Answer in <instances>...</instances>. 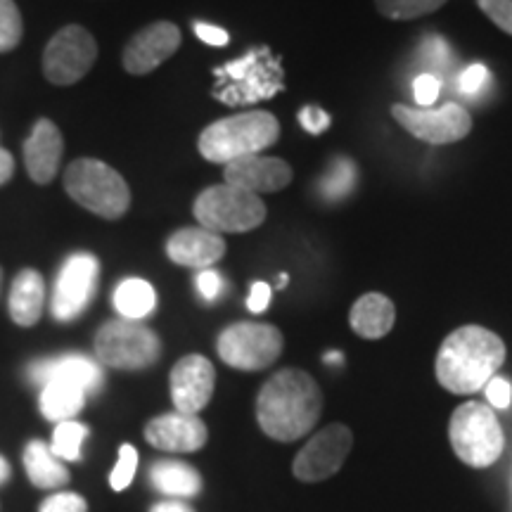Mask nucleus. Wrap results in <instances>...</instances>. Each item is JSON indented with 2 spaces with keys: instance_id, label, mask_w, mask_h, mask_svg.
Returning a JSON list of instances; mask_svg holds the SVG:
<instances>
[{
  "instance_id": "35",
  "label": "nucleus",
  "mask_w": 512,
  "mask_h": 512,
  "mask_svg": "<svg viewBox=\"0 0 512 512\" xmlns=\"http://www.w3.org/2000/svg\"><path fill=\"white\" fill-rule=\"evenodd\" d=\"M484 392L491 406L498 408V411H505V408L510 406L512 387L505 377H491V380L484 384Z\"/></svg>"
},
{
  "instance_id": "15",
  "label": "nucleus",
  "mask_w": 512,
  "mask_h": 512,
  "mask_svg": "<svg viewBox=\"0 0 512 512\" xmlns=\"http://www.w3.org/2000/svg\"><path fill=\"white\" fill-rule=\"evenodd\" d=\"M207 425L197 415L166 413L145 425L147 444L169 453H192L207 444Z\"/></svg>"
},
{
  "instance_id": "22",
  "label": "nucleus",
  "mask_w": 512,
  "mask_h": 512,
  "mask_svg": "<svg viewBox=\"0 0 512 512\" xmlns=\"http://www.w3.org/2000/svg\"><path fill=\"white\" fill-rule=\"evenodd\" d=\"M88 392L72 380H48L41 387V399H38V406H41L43 418L50 422H64L74 420V415L81 413V408L86 406Z\"/></svg>"
},
{
  "instance_id": "10",
  "label": "nucleus",
  "mask_w": 512,
  "mask_h": 512,
  "mask_svg": "<svg viewBox=\"0 0 512 512\" xmlns=\"http://www.w3.org/2000/svg\"><path fill=\"white\" fill-rule=\"evenodd\" d=\"M392 117L422 143L451 145L472 131V117L465 107L446 102L441 107H406L394 105Z\"/></svg>"
},
{
  "instance_id": "17",
  "label": "nucleus",
  "mask_w": 512,
  "mask_h": 512,
  "mask_svg": "<svg viewBox=\"0 0 512 512\" xmlns=\"http://www.w3.org/2000/svg\"><path fill=\"white\" fill-rule=\"evenodd\" d=\"M64 152V140L60 128L50 119H38L34 131L24 143V164H27V174L31 181L38 185L53 183L60 169Z\"/></svg>"
},
{
  "instance_id": "24",
  "label": "nucleus",
  "mask_w": 512,
  "mask_h": 512,
  "mask_svg": "<svg viewBox=\"0 0 512 512\" xmlns=\"http://www.w3.org/2000/svg\"><path fill=\"white\" fill-rule=\"evenodd\" d=\"M24 465H27L29 482L38 489H60L69 482V470L60 458L50 451L43 441H29L24 448Z\"/></svg>"
},
{
  "instance_id": "18",
  "label": "nucleus",
  "mask_w": 512,
  "mask_h": 512,
  "mask_svg": "<svg viewBox=\"0 0 512 512\" xmlns=\"http://www.w3.org/2000/svg\"><path fill=\"white\" fill-rule=\"evenodd\" d=\"M166 254L178 266L197 268H211L216 261L223 259L226 254V240L219 233H211L207 228H183L178 230L166 242Z\"/></svg>"
},
{
  "instance_id": "9",
  "label": "nucleus",
  "mask_w": 512,
  "mask_h": 512,
  "mask_svg": "<svg viewBox=\"0 0 512 512\" xmlns=\"http://www.w3.org/2000/svg\"><path fill=\"white\" fill-rule=\"evenodd\" d=\"M98 60V43L91 31L69 24L50 38L43 53V74L55 86H72L93 69Z\"/></svg>"
},
{
  "instance_id": "26",
  "label": "nucleus",
  "mask_w": 512,
  "mask_h": 512,
  "mask_svg": "<svg viewBox=\"0 0 512 512\" xmlns=\"http://www.w3.org/2000/svg\"><path fill=\"white\" fill-rule=\"evenodd\" d=\"M86 437H88V427L81 425V422L76 420L57 422L50 451H53L60 460L76 463V460H81V446L83 441H86Z\"/></svg>"
},
{
  "instance_id": "14",
  "label": "nucleus",
  "mask_w": 512,
  "mask_h": 512,
  "mask_svg": "<svg viewBox=\"0 0 512 512\" xmlns=\"http://www.w3.org/2000/svg\"><path fill=\"white\" fill-rule=\"evenodd\" d=\"M181 46V29L171 22H155L140 29L124 48V69L133 76L155 72Z\"/></svg>"
},
{
  "instance_id": "38",
  "label": "nucleus",
  "mask_w": 512,
  "mask_h": 512,
  "mask_svg": "<svg viewBox=\"0 0 512 512\" xmlns=\"http://www.w3.org/2000/svg\"><path fill=\"white\" fill-rule=\"evenodd\" d=\"M299 121H302V126L306 128V131L320 133L328 128L330 117L323 110H318V107H304L302 114H299Z\"/></svg>"
},
{
  "instance_id": "8",
  "label": "nucleus",
  "mask_w": 512,
  "mask_h": 512,
  "mask_svg": "<svg viewBox=\"0 0 512 512\" xmlns=\"http://www.w3.org/2000/svg\"><path fill=\"white\" fill-rule=\"evenodd\" d=\"M283 344V332L275 325L242 320L221 332L216 349H219L221 361L230 368L256 373V370L271 368L278 361L283 354Z\"/></svg>"
},
{
  "instance_id": "20",
  "label": "nucleus",
  "mask_w": 512,
  "mask_h": 512,
  "mask_svg": "<svg viewBox=\"0 0 512 512\" xmlns=\"http://www.w3.org/2000/svg\"><path fill=\"white\" fill-rule=\"evenodd\" d=\"M396 309L392 299L384 294L370 292L358 297V302L351 306L349 323L358 337L363 339H382L394 328Z\"/></svg>"
},
{
  "instance_id": "13",
  "label": "nucleus",
  "mask_w": 512,
  "mask_h": 512,
  "mask_svg": "<svg viewBox=\"0 0 512 512\" xmlns=\"http://www.w3.org/2000/svg\"><path fill=\"white\" fill-rule=\"evenodd\" d=\"M171 401L176 411L197 415L211 401L216 387V370L209 358L200 354L183 356L171 370Z\"/></svg>"
},
{
  "instance_id": "19",
  "label": "nucleus",
  "mask_w": 512,
  "mask_h": 512,
  "mask_svg": "<svg viewBox=\"0 0 512 512\" xmlns=\"http://www.w3.org/2000/svg\"><path fill=\"white\" fill-rule=\"evenodd\" d=\"M55 377L81 384L88 394L98 392L102 382H105V373H102L100 363L81 354L46 358V361H36L29 366V380L41 384V387L48 380H55Z\"/></svg>"
},
{
  "instance_id": "2",
  "label": "nucleus",
  "mask_w": 512,
  "mask_h": 512,
  "mask_svg": "<svg viewBox=\"0 0 512 512\" xmlns=\"http://www.w3.org/2000/svg\"><path fill=\"white\" fill-rule=\"evenodd\" d=\"M505 361V344L496 332L463 325L441 342L437 354V380L453 394H475L496 377Z\"/></svg>"
},
{
  "instance_id": "36",
  "label": "nucleus",
  "mask_w": 512,
  "mask_h": 512,
  "mask_svg": "<svg viewBox=\"0 0 512 512\" xmlns=\"http://www.w3.org/2000/svg\"><path fill=\"white\" fill-rule=\"evenodd\" d=\"M197 290H200L207 302H214V299H219L223 290V278L214 268H204V271L197 273Z\"/></svg>"
},
{
  "instance_id": "6",
  "label": "nucleus",
  "mask_w": 512,
  "mask_h": 512,
  "mask_svg": "<svg viewBox=\"0 0 512 512\" xmlns=\"http://www.w3.org/2000/svg\"><path fill=\"white\" fill-rule=\"evenodd\" d=\"M192 214L211 233H249L266 221V204L259 195L238 185H211L200 192Z\"/></svg>"
},
{
  "instance_id": "29",
  "label": "nucleus",
  "mask_w": 512,
  "mask_h": 512,
  "mask_svg": "<svg viewBox=\"0 0 512 512\" xmlns=\"http://www.w3.org/2000/svg\"><path fill=\"white\" fill-rule=\"evenodd\" d=\"M22 41V15L15 0H0V53H10Z\"/></svg>"
},
{
  "instance_id": "1",
  "label": "nucleus",
  "mask_w": 512,
  "mask_h": 512,
  "mask_svg": "<svg viewBox=\"0 0 512 512\" xmlns=\"http://www.w3.org/2000/svg\"><path fill=\"white\" fill-rule=\"evenodd\" d=\"M323 411V392L309 373L285 368L275 373L256 396V420L266 437L297 441L309 434Z\"/></svg>"
},
{
  "instance_id": "41",
  "label": "nucleus",
  "mask_w": 512,
  "mask_h": 512,
  "mask_svg": "<svg viewBox=\"0 0 512 512\" xmlns=\"http://www.w3.org/2000/svg\"><path fill=\"white\" fill-rule=\"evenodd\" d=\"M150 512H195V510L181 501H162V503L152 505Z\"/></svg>"
},
{
  "instance_id": "42",
  "label": "nucleus",
  "mask_w": 512,
  "mask_h": 512,
  "mask_svg": "<svg viewBox=\"0 0 512 512\" xmlns=\"http://www.w3.org/2000/svg\"><path fill=\"white\" fill-rule=\"evenodd\" d=\"M10 463L8 460H5L3 456H0V484H5L10 479Z\"/></svg>"
},
{
  "instance_id": "11",
  "label": "nucleus",
  "mask_w": 512,
  "mask_h": 512,
  "mask_svg": "<svg viewBox=\"0 0 512 512\" xmlns=\"http://www.w3.org/2000/svg\"><path fill=\"white\" fill-rule=\"evenodd\" d=\"M98 275L100 261L93 254L79 252L64 261L55 280L53 302H50L55 320L69 323L88 309L98 292Z\"/></svg>"
},
{
  "instance_id": "28",
  "label": "nucleus",
  "mask_w": 512,
  "mask_h": 512,
  "mask_svg": "<svg viewBox=\"0 0 512 512\" xmlns=\"http://www.w3.org/2000/svg\"><path fill=\"white\" fill-rule=\"evenodd\" d=\"M356 183V166L349 159H337L335 164L330 166V171H325L323 181H320V188H323V195L330 197V200H339L347 192L354 188Z\"/></svg>"
},
{
  "instance_id": "23",
  "label": "nucleus",
  "mask_w": 512,
  "mask_h": 512,
  "mask_svg": "<svg viewBox=\"0 0 512 512\" xmlns=\"http://www.w3.org/2000/svg\"><path fill=\"white\" fill-rule=\"evenodd\" d=\"M150 482L157 491L174 498H190L202 491L200 472L181 460H159L152 465Z\"/></svg>"
},
{
  "instance_id": "25",
  "label": "nucleus",
  "mask_w": 512,
  "mask_h": 512,
  "mask_svg": "<svg viewBox=\"0 0 512 512\" xmlns=\"http://www.w3.org/2000/svg\"><path fill=\"white\" fill-rule=\"evenodd\" d=\"M157 306V292L147 280L126 278L114 290V309L126 320H143Z\"/></svg>"
},
{
  "instance_id": "31",
  "label": "nucleus",
  "mask_w": 512,
  "mask_h": 512,
  "mask_svg": "<svg viewBox=\"0 0 512 512\" xmlns=\"http://www.w3.org/2000/svg\"><path fill=\"white\" fill-rule=\"evenodd\" d=\"M477 5L498 29L512 36V0H477Z\"/></svg>"
},
{
  "instance_id": "40",
  "label": "nucleus",
  "mask_w": 512,
  "mask_h": 512,
  "mask_svg": "<svg viewBox=\"0 0 512 512\" xmlns=\"http://www.w3.org/2000/svg\"><path fill=\"white\" fill-rule=\"evenodd\" d=\"M15 174V159L8 150H0V185H5Z\"/></svg>"
},
{
  "instance_id": "27",
  "label": "nucleus",
  "mask_w": 512,
  "mask_h": 512,
  "mask_svg": "<svg viewBox=\"0 0 512 512\" xmlns=\"http://www.w3.org/2000/svg\"><path fill=\"white\" fill-rule=\"evenodd\" d=\"M446 0H375L380 15L389 19H418L422 15H430V12L439 10Z\"/></svg>"
},
{
  "instance_id": "4",
  "label": "nucleus",
  "mask_w": 512,
  "mask_h": 512,
  "mask_svg": "<svg viewBox=\"0 0 512 512\" xmlns=\"http://www.w3.org/2000/svg\"><path fill=\"white\" fill-rule=\"evenodd\" d=\"M64 190L76 204L107 221H117L131 207V190L119 171L100 159H76L64 171Z\"/></svg>"
},
{
  "instance_id": "33",
  "label": "nucleus",
  "mask_w": 512,
  "mask_h": 512,
  "mask_svg": "<svg viewBox=\"0 0 512 512\" xmlns=\"http://www.w3.org/2000/svg\"><path fill=\"white\" fill-rule=\"evenodd\" d=\"M441 93V81L434 74H420L413 83L415 102L420 107H432Z\"/></svg>"
},
{
  "instance_id": "21",
  "label": "nucleus",
  "mask_w": 512,
  "mask_h": 512,
  "mask_svg": "<svg viewBox=\"0 0 512 512\" xmlns=\"http://www.w3.org/2000/svg\"><path fill=\"white\" fill-rule=\"evenodd\" d=\"M10 316L22 328H31L38 323L46 304V283L43 275L34 268H24L17 273L15 283L10 290Z\"/></svg>"
},
{
  "instance_id": "34",
  "label": "nucleus",
  "mask_w": 512,
  "mask_h": 512,
  "mask_svg": "<svg viewBox=\"0 0 512 512\" xmlns=\"http://www.w3.org/2000/svg\"><path fill=\"white\" fill-rule=\"evenodd\" d=\"M489 83V72H486L484 64H472L463 74L458 76V88L465 95H477L482 88Z\"/></svg>"
},
{
  "instance_id": "39",
  "label": "nucleus",
  "mask_w": 512,
  "mask_h": 512,
  "mask_svg": "<svg viewBox=\"0 0 512 512\" xmlns=\"http://www.w3.org/2000/svg\"><path fill=\"white\" fill-rule=\"evenodd\" d=\"M195 34L200 36L204 43H209V46H226L228 43V31L214 27V24L195 22Z\"/></svg>"
},
{
  "instance_id": "7",
  "label": "nucleus",
  "mask_w": 512,
  "mask_h": 512,
  "mask_svg": "<svg viewBox=\"0 0 512 512\" xmlns=\"http://www.w3.org/2000/svg\"><path fill=\"white\" fill-rule=\"evenodd\" d=\"M162 342L140 320H110L95 335V358L114 370H143L157 363Z\"/></svg>"
},
{
  "instance_id": "5",
  "label": "nucleus",
  "mask_w": 512,
  "mask_h": 512,
  "mask_svg": "<svg viewBox=\"0 0 512 512\" xmlns=\"http://www.w3.org/2000/svg\"><path fill=\"white\" fill-rule=\"evenodd\" d=\"M456 456L470 467H489L501 458L505 434L496 413L479 401H467L458 406L448 425Z\"/></svg>"
},
{
  "instance_id": "37",
  "label": "nucleus",
  "mask_w": 512,
  "mask_h": 512,
  "mask_svg": "<svg viewBox=\"0 0 512 512\" xmlns=\"http://www.w3.org/2000/svg\"><path fill=\"white\" fill-rule=\"evenodd\" d=\"M271 294V285L254 283L247 297V309L252 313H264L268 309V304H271Z\"/></svg>"
},
{
  "instance_id": "32",
  "label": "nucleus",
  "mask_w": 512,
  "mask_h": 512,
  "mask_svg": "<svg viewBox=\"0 0 512 512\" xmlns=\"http://www.w3.org/2000/svg\"><path fill=\"white\" fill-rule=\"evenodd\" d=\"M41 512H88L86 498L79 494H53L41 503Z\"/></svg>"
},
{
  "instance_id": "3",
  "label": "nucleus",
  "mask_w": 512,
  "mask_h": 512,
  "mask_svg": "<svg viewBox=\"0 0 512 512\" xmlns=\"http://www.w3.org/2000/svg\"><path fill=\"white\" fill-rule=\"evenodd\" d=\"M280 138V124L268 112H245L209 124L200 136V155L211 164H230L235 159L261 155Z\"/></svg>"
},
{
  "instance_id": "44",
  "label": "nucleus",
  "mask_w": 512,
  "mask_h": 512,
  "mask_svg": "<svg viewBox=\"0 0 512 512\" xmlns=\"http://www.w3.org/2000/svg\"><path fill=\"white\" fill-rule=\"evenodd\" d=\"M0 278H3V273H0Z\"/></svg>"
},
{
  "instance_id": "12",
  "label": "nucleus",
  "mask_w": 512,
  "mask_h": 512,
  "mask_svg": "<svg viewBox=\"0 0 512 512\" xmlns=\"http://www.w3.org/2000/svg\"><path fill=\"white\" fill-rule=\"evenodd\" d=\"M351 444H354V434L347 425H328L325 430L313 434L302 451L294 458L292 472L299 482H323L342 470L344 460H347Z\"/></svg>"
},
{
  "instance_id": "43",
  "label": "nucleus",
  "mask_w": 512,
  "mask_h": 512,
  "mask_svg": "<svg viewBox=\"0 0 512 512\" xmlns=\"http://www.w3.org/2000/svg\"><path fill=\"white\" fill-rule=\"evenodd\" d=\"M325 361H330V363H337V361H339V354H330V356H325Z\"/></svg>"
},
{
  "instance_id": "30",
  "label": "nucleus",
  "mask_w": 512,
  "mask_h": 512,
  "mask_svg": "<svg viewBox=\"0 0 512 512\" xmlns=\"http://www.w3.org/2000/svg\"><path fill=\"white\" fill-rule=\"evenodd\" d=\"M138 470V451L131 444H124L119 451V460L114 465L112 475H110V484L114 491H124L128 484L133 482Z\"/></svg>"
},
{
  "instance_id": "16",
  "label": "nucleus",
  "mask_w": 512,
  "mask_h": 512,
  "mask_svg": "<svg viewBox=\"0 0 512 512\" xmlns=\"http://www.w3.org/2000/svg\"><path fill=\"white\" fill-rule=\"evenodd\" d=\"M223 178L228 185H238L254 195L278 192L292 183V166L278 157L249 155L226 164Z\"/></svg>"
}]
</instances>
